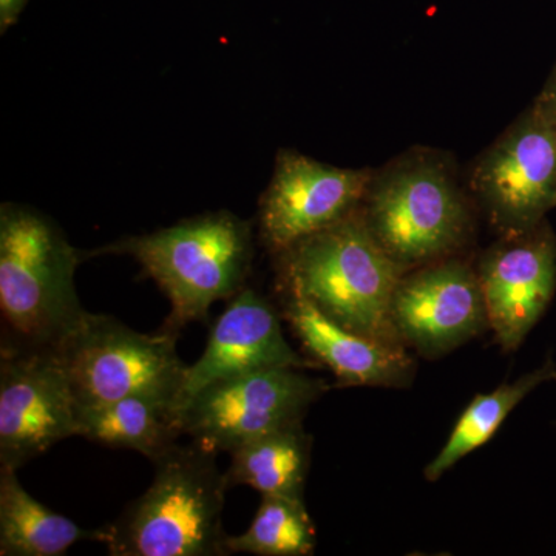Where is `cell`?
<instances>
[{
  "label": "cell",
  "instance_id": "30bf717a",
  "mask_svg": "<svg viewBox=\"0 0 556 556\" xmlns=\"http://www.w3.org/2000/svg\"><path fill=\"white\" fill-rule=\"evenodd\" d=\"M371 169H342L298 150H280L260 200L258 230L274 255L356 212L367 195Z\"/></svg>",
  "mask_w": 556,
  "mask_h": 556
},
{
  "label": "cell",
  "instance_id": "e0dca14e",
  "mask_svg": "<svg viewBox=\"0 0 556 556\" xmlns=\"http://www.w3.org/2000/svg\"><path fill=\"white\" fill-rule=\"evenodd\" d=\"M311 444L303 422L252 439L229 455V489L248 485L262 496L305 497Z\"/></svg>",
  "mask_w": 556,
  "mask_h": 556
},
{
  "label": "cell",
  "instance_id": "6da1fadb",
  "mask_svg": "<svg viewBox=\"0 0 556 556\" xmlns=\"http://www.w3.org/2000/svg\"><path fill=\"white\" fill-rule=\"evenodd\" d=\"M218 453L197 442L155 459L152 482L115 521L102 527L110 556H226L225 471Z\"/></svg>",
  "mask_w": 556,
  "mask_h": 556
},
{
  "label": "cell",
  "instance_id": "52a82bcc",
  "mask_svg": "<svg viewBox=\"0 0 556 556\" xmlns=\"http://www.w3.org/2000/svg\"><path fill=\"white\" fill-rule=\"evenodd\" d=\"M329 387L298 368H266L217 380L179 408L182 437L215 453L303 422Z\"/></svg>",
  "mask_w": 556,
  "mask_h": 556
},
{
  "label": "cell",
  "instance_id": "277c9868",
  "mask_svg": "<svg viewBox=\"0 0 556 556\" xmlns=\"http://www.w3.org/2000/svg\"><path fill=\"white\" fill-rule=\"evenodd\" d=\"M277 257L283 285L298 289L336 324L402 343L391 324V300L405 270L375 239L361 207Z\"/></svg>",
  "mask_w": 556,
  "mask_h": 556
},
{
  "label": "cell",
  "instance_id": "d6986e66",
  "mask_svg": "<svg viewBox=\"0 0 556 556\" xmlns=\"http://www.w3.org/2000/svg\"><path fill=\"white\" fill-rule=\"evenodd\" d=\"M316 547L317 530L305 497L263 496L247 532L226 540L229 555L309 556Z\"/></svg>",
  "mask_w": 556,
  "mask_h": 556
},
{
  "label": "cell",
  "instance_id": "9c48e42d",
  "mask_svg": "<svg viewBox=\"0 0 556 556\" xmlns=\"http://www.w3.org/2000/svg\"><path fill=\"white\" fill-rule=\"evenodd\" d=\"M75 437L78 402L56 353L2 345L0 467L20 470Z\"/></svg>",
  "mask_w": 556,
  "mask_h": 556
},
{
  "label": "cell",
  "instance_id": "3957f363",
  "mask_svg": "<svg viewBox=\"0 0 556 556\" xmlns=\"http://www.w3.org/2000/svg\"><path fill=\"white\" fill-rule=\"evenodd\" d=\"M97 254L130 255L170 302L163 328L179 332L204 320L218 300H230L247 287L254 239L248 222L219 211L182 219L170 228L127 237Z\"/></svg>",
  "mask_w": 556,
  "mask_h": 556
},
{
  "label": "cell",
  "instance_id": "8fae6325",
  "mask_svg": "<svg viewBox=\"0 0 556 556\" xmlns=\"http://www.w3.org/2000/svg\"><path fill=\"white\" fill-rule=\"evenodd\" d=\"M391 324L404 345L441 357L489 328L477 268L452 257L408 270L391 300Z\"/></svg>",
  "mask_w": 556,
  "mask_h": 556
},
{
  "label": "cell",
  "instance_id": "ac0fdd59",
  "mask_svg": "<svg viewBox=\"0 0 556 556\" xmlns=\"http://www.w3.org/2000/svg\"><path fill=\"white\" fill-rule=\"evenodd\" d=\"M556 380L554 362L527 372L511 383L500 386L492 393L477 394L457 419L444 447L426 468L427 481H438L460 459L481 448L493 437L504 420L535 388Z\"/></svg>",
  "mask_w": 556,
  "mask_h": 556
},
{
  "label": "cell",
  "instance_id": "7a4b0ae2",
  "mask_svg": "<svg viewBox=\"0 0 556 556\" xmlns=\"http://www.w3.org/2000/svg\"><path fill=\"white\" fill-rule=\"evenodd\" d=\"M83 252L56 223L24 204L0 206V311L10 340L3 346L54 350L80 327L75 287Z\"/></svg>",
  "mask_w": 556,
  "mask_h": 556
},
{
  "label": "cell",
  "instance_id": "44dd1931",
  "mask_svg": "<svg viewBox=\"0 0 556 556\" xmlns=\"http://www.w3.org/2000/svg\"><path fill=\"white\" fill-rule=\"evenodd\" d=\"M27 3L28 0H0V31L5 33L20 21Z\"/></svg>",
  "mask_w": 556,
  "mask_h": 556
},
{
  "label": "cell",
  "instance_id": "2e32d148",
  "mask_svg": "<svg viewBox=\"0 0 556 556\" xmlns=\"http://www.w3.org/2000/svg\"><path fill=\"white\" fill-rule=\"evenodd\" d=\"M79 437L155 459L182 437L178 408L152 397H124L78 407Z\"/></svg>",
  "mask_w": 556,
  "mask_h": 556
},
{
  "label": "cell",
  "instance_id": "7c38bea8",
  "mask_svg": "<svg viewBox=\"0 0 556 556\" xmlns=\"http://www.w3.org/2000/svg\"><path fill=\"white\" fill-rule=\"evenodd\" d=\"M489 328L506 353L517 351L546 313L556 292V236L536 228L500 237L477 266Z\"/></svg>",
  "mask_w": 556,
  "mask_h": 556
},
{
  "label": "cell",
  "instance_id": "ffe728a7",
  "mask_svg": "<svg viewBox=\"0 0 556 556\" xmlns=\"http://www.w3.org/2000/svg\"><path fill=\"white\" fill-rule=\"evenodd\" d=\"M532 105L544 119L556 127V64Z\"/></svg>",
  "mask_w": 556,
  "mask_h": 556
},
{
  "label": "cell",
  "instance_id": "5b68a950",
  "mask_svg": "<svg viewBox=\"0 0 556 556\" xmlns=\"http://www.w3.org/2000/svg\"><path fill=\"white\" fill-rule=\"evenodd\" d=\"M362 217L405 273L452 257L466 244L471 212L452 160L415 149L372 172Z\"/></svg>",
  "mask_w": 556,
  "mask_h": 556
},
{
  "label": "cell",
  "instance_id": "ba28073f",
  "mask_svg": "<svg viewBox=\"0 0 556 556\" xmlns=\"http://www.w3.org/2000/svg\"><path fill=\"white\" fill-rule=\"evenodd\" d=\"M468 185L500 237L536 228L556 207V127L530 105L475 161Z\"/></svg>",
  "mask_w": 556,
  "mask_h": 556
},
{
  "label": "cell",
  "instance_id": "4fadbf2b",
  "mask_svg": "<svg viewBox=\"0 0 556 556\" xmlns=\"http://www.w3.org/2000/svg\"><path fill=\"white\" fill-rule=\"evenodd\" d=\"M311 365L309 358L289 345L273 303L255 289L244 287L215 321L199 361L188 365L179 408L217 380L257 369H305Z\"/></svg>",
  "mask_w": 556,
  "mask_h": 556
},
{
  "label": "cell",
  "instance_id": "8992f818",
  "mask_svg": "<svg viewBox=\"0 0 556 556\" xmlns=\"http://www.w3.org/2000/svg\"><path fill=\"white\" fill-rule=\"evenodd\" d=\"M177 331L144 334L109 314L86 320L54 348L78 407L124 397H152L178 408L188 365L177 350Z\"/></svg>",
  "mask_w": 556,
  "mask_h": 556
},
{
  "label": "cell",
  "instance_id": "5bb4252c",
  "mask_svg": "<svg viewBox=\"0 0 556 556\" xmlns=\"http://www.w3.org/2000/svg\"><path fill=\"white\" fill-rule=\"evenodd\" d=\"M283 317L313 361L327 367L338 387L408 388L416 365L402 343L357 334L325 316L298 289L283 285Z\"/></svg>",
  "mask_w": 556,
  "mask_h": 556
},
{
  "label": "cell",
  "instance_id": "9a60e30c",
  "mask_svg": "<svg viewBox=\"0 0 556 556\" xmlns=\"http://www.w3.org/2000/svg\"><path fill=\"white\" fill-rule=\"evenodd\" d=\"M17 471L0 467V555L61 556L80 541L102 543V527L83 529L50 510L25 490Z\"/></svg>",
  "mask_w": 556,
  "mask_h": 556
}]
</instances>
